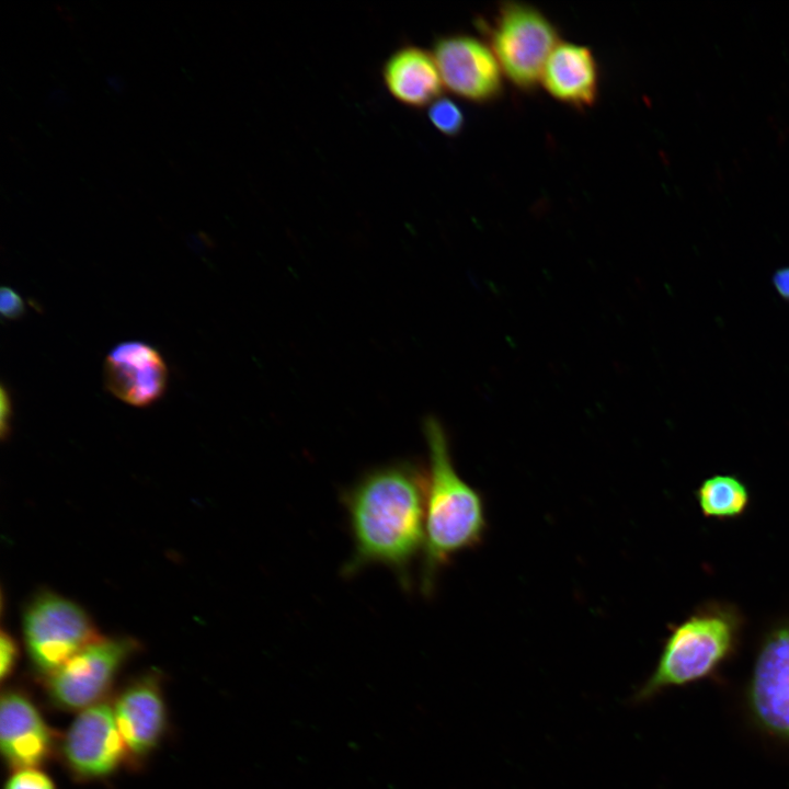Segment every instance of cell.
I'll return each mask as SVG.
<instances>
[{
  "label": "cell",
  "mask_w": 789,
  "mask_h": 789,
  "mask_svg": "<svg viewBox=\"0 0 789 789\" xmlns=\"http://www.w3.org/2000/svg\"><path fill=\"white\" fill-rule=\"evenodd\" d=\"M426 479L423 467L400 460L370 469L345 491L353 542L345 575L379 564L410 586L412 563L424 546Z\"/></svg>",
  "instance_id": "cell-1"
},
{
  "label": "cell",
  "mask_w": 789,
  "mask_h": 789,
  "mask_svg": "<svg viewBox=\"0 0 789 789\" xmlns=\"http://www.w3.org/2000/svg\"><path fill=\"white\" fill-rule=\"evenodd\" d=\"M423 432L428 450L421 588L432 593L438 571L479 545L487 528L483 499L457 472L442 424L430 416Z\"/></svg>",
  "instance_id": "cell-2"
},
{
  "label": "cell",
  "mask_w": 789,
  "mask_h": 789,
  "mask_svg": "<svg viewBox=\"0 0 789 789\" xmlns=\"http://www.w3.org/2000/svg\"><path fill=\"white\" fill-rule=\"evenodd\" d=\"M734 631V624L725 614L706 613L685 620L667 638L655 670L633 700L645 701L665 688L711 673L731 650Z\"/></svg>",
  "instance_id": "cell-3"
},
{
  "label": "cell",
  "mask_w": 789,
  "mask_h": 789,
  "mask_svg": "<svg viewBox=\"0 0 789 789\" xmlns=\"http://www.w3.org/2000/svg\"><path fill=\"white\" fill-rule=\"evenodd\" d=\"M488 38L503 75L519 90L538 85L545 64L558 45V32L538 9L504 2L491 22L478 24Z\"/></svg>",
  "instance_id": "cell-4"
},
{
  "label": "cell",
  "mask_w": 789,
  "mask_h": 789,
  "mask_svg": "<svg viewBox=\"0 0 789 789\" xmlns=\"http://www.w3.org/2000/svg\"><path fill=\"white\" fill-rule=\"evenodd\" d=\"M22 633L33 667L45 677L102 637L84 608L49 590L39 591L28 601L22 615Z\"/></svg>",
  "instance_id": "cell-5"
},
{
  "label": "cell",
  "mask_w": 789,
  "mask_h": 789,
  "mask_svg": "<svg viewBox=\"0 0 789 789\" xmlns=\"http://www.w3.org/2000/svg\"><path fill=\"white\" fill-rule=\"evenodd\" d=\"M139 649L132 637H100L46 677L49 700L60 709L77 711L103 701Z\"/></svg>",
  "instance_id": "cell-6"
},
{
  "label": "cell",
  "mask_w": 789,
  "mask_h": 789,
  "mask_svg": "<svg viewBox=\"0 0 789 789\" xmlns=\"http://www.w3.org/2000/svg\"><path fill=\"white\" fill-rule=\"evenodd\" d=\"M61 756L79 780H99L130 762L113 706L101 701L79 711L61 741Z\"/></svg>",
  "instance_id": "cell-7"
},
{
  "label": "cell",
  "mask_w": 789,
  "mask_h": 789,
  "mask_svg": "<svg viewBox=\"0 0 789 789\" xmlns=\"http://www.w3.org/2000/svg\"><path fill=\"white\" fill-rule=\"evenodd\" d=\"M443 85L474 103H487L503 91V71L490 46L467 34L438 37L433 46Z\"/></svg>",
  "instance_id": "cell-8"
},
{
  "label": "cell",
  "mask_w": 789,
  "mask_h": 789,
  "mask_svg": "<svg viewBox=\"0 0 789 789\" xmlns=\"http://www.w3.org/2000/svg\"><path fill=\"white\" fill-rule=\"evenodd\" d=\"M113 710L130 761H140L160 744L167 731L168 710L158 673L127 683L116 695Z\"/></svg>",
  "instance_id": "cell-9"
},
{
  "label": "cell",
  "mask_w": 789,
  "mask_h": 789,
  "mask_svg": "<svg viewBox=\"0 0 789 789\" xmlns=\"http://www.w3.org/2000/svg\"><path fill=\"white\" fill-rule=\"evenodd\" d=\"M56 737L39 709L22 690L8 688L0 702V747L14 770L38 768L53 755Z\"/></svg>",
  "instance_id": "cell-10"
},
{
  "label": "cell",
  "mask_w": 789,
  "mask_h": 789,
  "mask_svg": "<svg viewBox=\"0 0 789 789\" xmlns=\"http://www.w3.org/2000/svg\"><path fill=\"white\" fill-rule=\"evenodd\" d=\"M168 370L160 353L151 345L128 341L117 344L104 362L106 389L123 402L148 407L163 395Z\"/></svg>",
  "instance_id": "cell-11"
},
{
  "label": "cell",
  "mask_w": 789,
  "mask_h": 789,
  "mask_svg": "<svg viewBox=\"0 0 789 789\" xmlns=\"http://www.w3.org/2000/svg\"><path fill=\"white\" fill-rule=\"evenodd\" d=\"M750 704L762 725L789 739V627L774 632L761 650Z\"/></svg>",
  "instance_id": "cell-12"
},
{
  "label": "cell",
  "mask_w": 789,
  "mask_h": 789,
  "mask_svg": "<svg viewBox=\"0 0 789 789\" xmlns=\"http://www.w3.org/2000/svg\"><path fill=\"white\" fill-rule=\"evenodd\" d=\"M598 66L590 48L561 42L548 57L540 82L558 101L581 108L598 95Z\"/></svg>",
  "instance_id": "cell-13"
},
{
  "label": "cell",
  "mask_w": 789,
  "mask_h": 789,
  "mask_svg": "<svg viewBox=\"0 0 789 789\" xmlns=\"http://www.w3.org/2000/svg\"><path fill=\"white\" fill-rule=\"evenodd\" d=\"M382 79L389 93L410 107L431 105L441 96L443 82L432 53L407 45L386 60Z\"/></svg>",
  "instance_id": "cell-14"
},
{
  "label": "cell",
  "mask_w": 789,
  "mask_h": 789,
  "mask_svg": "<svg viewBox=\"0 0 789 789\" xmlns=\"http://www.w3.org/2000/svg\"><path fill=\"white\" fill-rule=\"evenodd\" d=\"M702 513L710 517H735L748 503L745 485L732 476H713L704 481L697 492Z\"/></svg>",
  "instance_id": "cell-15"
},
{
  "label": "cell",
  "mask_w": 789,
  "mask_h": 789,
  "mask_svg": "<svg viewBox=\"0 0 789 789\" xmlns=\"http://www.w3.org/2000/svg\"><path fill=\"white\" fill-rule=\"evenodd\" d=\"M428 118L432 125L446 136L458 135L465 124L461 108L448 98L439 96L428 106Z\"/></svg>",
  "instance_id": "cell-16"
},
{
  "label": "cell",
  "mask_w": 789,
  "mask_h": 789,
  "mask_svg": "<svg viewBox=\"0 0 789 789\" xmlns=\"http://www.w3.org/2000/svg\"><path fill=\"white\" fill-rule=\"evenodd\" d=\"M3 789H56V786L39 768H22L11 774Z\"/></svg>",
  "instance_id": "cell-17"
},
{
  "label": "cell",
  "mask_w": 789,
  "mask_h": 789,
  "mask_svg": "<svg viewBox=\"0 0 789 789\" xmlns=\"http://www.w3.org/2000/svg\"><path fill=\"white\" fill-rule=\"evenodd\" d=\"M19 660V645L13 636L1 630L0 636V676L1 679L10 677Z\"/></svg>",
  "instance_id": "cell-18"
},
{
  "label": "cell",
  "mask_w": 789,
  "mask_h": 789,
  "mask_svg": "<svg viewBox=\"0 0 789 789\" xmlns=\"http://www.w3.org/2000/svg\"><path fill=\"white\" fill-rule=\"evenodd\" d=\"M25 310L23 299L10 287H1L0 312L7 319H18Z\"/></svg>",
  "instance_id": "cell-19"
},
{
  "label": "cell",
  "mask_w": 789,
  "mask_h": 789,
  "mask_svg": "<svg viewBox=\"0 0 789 789\" xmlns=\"http://www.w3.org/2000/svg\"><path fill=\"white\" fill-rule=\"evenodd\" d=\"M0 432L1 437L4 439L10 432V422H11V399L9 393L5 391L4 387H1V395H0Z\"/></svg>",
  "instance_id": "cell-20"
},
{
  "label": "cell",
  "mask_w": 789,
  "mask_h": 789,
  "mask_svg": "<svg viewBox=\"0 0 789 789\" xmlns=\"http://www.w3.org/2000/svg\"><path fill=\"white\" fill-rule=\"evenodd\" d=\"M773 284L779 296L789 301V267L777 270L773 276Z\"/></svg>",
  "instance_id": "cell-21"
}]
</instances>
